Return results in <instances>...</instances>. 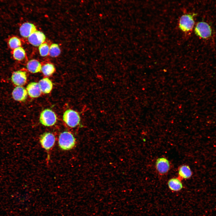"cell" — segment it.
Returning <instances> with one entry per match:
<instances>
[{"label": "cell", "instance_id": "1", "mask_svg": "<svg viewBox=\"0 0 216 216\" xmlns=\"http://www.w3.org/2000/svg\"><path fill=\"white\" fill-rule=\"evenodd\" d=\"M75 140L70 133L64 131L59 137L58 143L59 147L63 150H69L73 148L75 144Z\"/></svg>", "mask_w": 216, "mask_h": 216}, {"label": "cell", "instance_id": "2", "mask_svg": "<svg viewBox=\"0 0 216 216\" xmlns=\"http://www.w3.org/2000/svg\"><path fill=\"white\" fill-rule=\"evenodd\" d=\"M195 15L194 14H186L181 16L179 20L178 26L182 31L187 32L193 29L194 25V16Z\"/></svg>", "mask_w": 216, "mask_h": 216}, {"label": "cell", "instance_id": "3", "mask_svg": "<svg viewBox=\"0 0 216 216\" xmlns=\"http://www.w3.org/2000/svg\"><path fill=\"white\" fill-rule=\"evenodd\" d=\"M63 120L69 126L74 128L78 125L80 122V117L78 113L73 110H66L63 115Z\"/></svg>", "mask_w": 216, "mask_h": 216}, {"label": "cell", "instance_id": "4", "mask_svg": "<svg viewBox=\"0 0 216 216\" xmlns=\"http://www.w3.org/2000/svg\"><path fill=\"white\" fill-rule=\"evenodd\" d=\"M56 116L54 112L50 109H46L43 111L40 117V122L46 126L53 125L56 123Z\"/></svg>", "mask_w": 216, "mask_h": 216}, {"label": "cell", "instance_id": "5", "mask_svg": "<svg viewBox=\"0 0 216 216\" xmlns=\"http://www.w3.org/2000/svg\"><path fill=\"white\" fill-rule=\"evenodd\" d=\"M194 32L197 36L203 39H206L211 36L212 30L208 23L201 22L196 24L194 28Z\"/></svg>", "mask_w": 216, "mask_h": 216}, {"label": "cell", "instance_id": "6", "mask_svg": "<svg viewBox=\"0 0 216 216\" xmlns=\"http://www.w3.org/2000/svg\"><path fill=\"white\" fill-rule=\"evenodd\" d=\"M40 141L43 148L48 152L55 144V137L53 134L50 132H45L41 135Z\"/></svg>", "mask_w": 216, "mask_h": 216}, {"label": "cell", "instance_id": "7", "mask_svg": "<svg viewBox=\"0 0 216 216\" xmlns=\"http://www.w3.org/2000/svg\"><path fill=\"white\" fill-rule=\"evenodd\" d=\"M155 167L158 172L161 175H164L169 171L170 164L169 160L166 158L161 157L156 160Z\"/></svg>", "mask_w": 216, "mask_h": 216}, {"label": "cell", "instance_id": "8", "mask_svg": "<svg viewBox=\"0 0 216 216\" xmlns=\"http://www.w3.org/2000/svg\"><path fill=\"white\" fill-rule=\"evenodd\" d=\"M46 40V36L42 32L36 30L32 33L28 38L29 43L32 45L38 46L44 43Z\"/></svg>", "mask_w": 216, "mask_h": 216}, {"label": "cell", "instance_id": "9", "mask_svg": "<svg viewBox=\"0 0 216 216\" xmlns=\"http://www.w3.org/2000/svg\"><path fill=\"white\" fill-rule=\"evenodd\" d=\"M27 79L26 72L22 70L15 71L13 73L11 78L12 82L17 86H22L25 85Z\"/></svg>", "mask_w": 216, "mask_h": 216}, {"label": "cell", "instance_id": "10", "mask_svg": "<svg viewBox=\"0 0 216 216\" xmlns=\"http://www.w3.org/2000/svg\"><path fill=\"white\" fill-rule=\"evenodd\" d=\"M19 30L21 35L26 38H28L37 30L35 26L33 24L27 22L23 23L20 27Z\"/></svg>", "mask_w": 216, "mask_h": 216}, {"label": "cell", "instance_id": "11", "mask_svg": "<svg viewBox=\"0 0 216 216\" xmlns=\"http://www.w3.org/2000/svg\"><path fill=\"white\" fill-rule=\"evenodd\" d=\"M12 95L14 99L17 101H23L26 98L27 92L26 89L21 86L16 87L13 90Z\"/></svg>", "mask_w": 216, "mask_h": 216}, {"label": "cell", "instance_id": "12", "mask_svg": "<svg viewBox=\"0 0 216 216\" xmlns=\"http://www.w3.org/2000/svg\"><path fill=\"white\" fill-rule=\"evenodd\" d=\"M26 90L29 95L33 98L39 97L42 92L39 83L36 82L29 83L27 86Z\"/></svg>", "mask_w": 216, "mask_h": 216}, {"label": "cell", "instance_id": "13", "mask_svg": "<svg viewBox=\"0 0 216 216\" xmlns=\"http://www.w3.org/2000/svg\"><path fill=\"white\" fill-rule=\"evenodd\" d=\"M181 180L178 177H173L170 179L167 182V185L170 190L175 192L181 190L183 187Z\"/></svg>", "mask_w": 216, "mask_h": 216}, {"label": "cell", "instance_id": "14", "mask_svg": "<svg viewBox=\"0 0 216 216\" xmlns=\"http://www.w3.org/2000/svg\"><path fill=\"white\" fill-rule=\"evenodd\" d=\"M178 174V177L181 179H188L191 176L192 172L189 166L183 165L179 167Z\"/></svg>", "mask_w": 216, "mask_h": 216}, {"label": "cell", "instance_id": "15", "mask_svg": "<svg viewBox=\"0 0 216 216\" xmlns=\"http://www.w3.org/2000/svg\"><path fill=\"white\" fill-rule=\"evenodd\" d=\"M42 92L45 94L50 93L52 88L51 81L47 78H45L40 80L38 82Z\"/></svg>", "mask_w": 216, "mask_h": 216}, {"label": "cell", "instance_id": "16", "mask_svg": "<svg viewBox=\"0 0 216 216\" xmlns=\"http://www.w3.org/2000/svg\"><path fill=\"white\" fill-rule=\"evenodd\" d=\"M26 67L28 70L33 73L40 72L42 68L40 63L38 60L34 59L29 61L27 63Z\"/></svg>", "mask_w": 216, "mask_h": 216}, {"label": "cell", "instance_id": "17", "mask_svg": "<svg viewBox=\"0 0 216 216\" xmlns=\"http://www.w3.org/2000/svg\"><path fill=\"white\" fill-rule=\"evenodd\" d=\"M55 68L52 64L50 63L46 64L42 67L41 71L45 76H50L55 71Z\"/></svg>", "mask_w": 216, "mask_h": 216}, {"label": "cell", "instance_id": "18", "mask_svg": "<svg viewBox=\"0 0 216 216\" xmlns=\"http://www.w3.org/2000/svg\"><path fill=\"white\" fill-rule=\"evenodd\" d=\"M13 54L15 59L21 61L24 58L26 53L24 49L22 47H20L14 50Z\"/></svg>", "mask_w": 216, "mask_h": 216}, {"label": "cell", "instance_id": "19", "mask_svg": "<svg viewBox=\"0 0 216 216\" xmlns=\"http://www.w3.org/2000/svg\"><path fill=\"white\" fill-rule=\"evenodd\" d=\"M61 53L60 49L58 45L56 44H52L49 47V55L52 57L58 56Z\"/></svg>", "mask_w": 216, "mask_h": 216}, {"label": "cell", "instance_id": "20", "mask_svg": "<svg viewBox=\"0 0 216 216\" xmlns=\"http://www.w3.org/2000/svg\"><path fill=\"white\" fill-rule=\"evenodd\" d=\"M8 44L10 47L14 50L20 47L21 45L20 39L16 37L11 38L9 40Z\"/></svg>", "mask_w": 216, "mask_h": 216}, {"label": "cell", "instance_id": "21", "mask_svg": "<svg viewBox=\"0 0 216 216\" xmlns=\"http://www.w3.org/2000/svg\"><path fill=\"white\" fill-rule=\"evenodd\" d=\"M39 50L40 55L45 56L49 53V47L47 43H43L39 46Z\"/></svg>", "mask_w": 216, "mask_h": 216}]
</instances>
